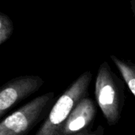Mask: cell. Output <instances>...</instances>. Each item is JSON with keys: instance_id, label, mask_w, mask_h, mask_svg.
I'll return each mask as SVG.
<instances>
[{"instance_id": "1", "label": "cell", "mask_w": 135, "mask_h": 135, "mask_svg": "<svg viewBox=\"0 0 135 135\" xmlns=\"http://www.w3.org/2000/svg\"><path fill=\"white\" fill-rule=\"evenodd\" d=\"M125 84L107 62L99 67L95 85L97 103L110 126L117 124L125 105Z\"/></svg>"}, {"instance_id": "7", "label": "cell", "mask_w": 135, "mask_h": 135, "mask_svg": "<svg viewBox=\"0 0 135 135\" xmlns=\"http://www.w3.org/2000/svg\"><path fill=\"white\" fill-rule=\"evenodd\" d=\"M13 23L9 17L0 12V45L7 41L13 32Z\"/></svg>"}, {"instance_id": "2", "label": "cell", "mask_w": 135, "mask_h": 135, "mask_svg": "<svg viewBox=\"0 0 135 135\" xmlns=\"http://www.w3.org/2000/svg\"><path fill=\"white\" fill-rule=\"evenodd\" d=\"M56 100L53 92L32 99L0 123V135H28L47 117Z\"/></svg>"}, {"instance_id": "5", "label": "cell", "mask_w": 135, "mask_h": 135, "mask_svg": "<svg viewBox=\"0 0 135 135\" xmlns=\"http://www.w3.org/2000/svg\"><path fill=\"white\" fill-rule=\"evenodd\" d=\"M97 113V108L89 97L82 99L59 127L55 135H74L90 131Z\"/></svg>"}, {"instance_id": "8", "label": "cell", "mask_w": 135, "mask_h": 135, "mask_svg": "<svg viewBox=\"0 0 135 135\" xmlns=\"http://www.w3.org/2000/svg\"><path fill=\"white\" fill-rule=\"evenodd\" d=\"M74 135H107L105 134V131L104 128L102 126H98L97 128L95 131L90 130V131H84V132H81L78 134Z\"/></svg>"}, {"instance_id": "9", "label": "cell", "mask_w": 135, "mask_h": 135, "mask_svg": "<svg viewBox=\"0 0 135 135\" xmlns=\"http://www.w3.org/2000/svg\"><path fill=\"white\" fill-rule=\"evenodd\" d=\"M131 7L132 13L135 17V0H131Z\"/></svg>"}, {"instance_id": "4", "label": "cell", "mask_w": 135, "mask_h": 135, "mask_svg": "<svg viewBox=\"0 0 135 135\" xmlns=\"http://www.w3.org/2000/svg\"><path fill=\"white\" fill-rule=\"evenodd\" d=\"M44 81L36 75H23L5 83L0 89V117L13 107L36 93Z\"/></svg>"}, {"instance_id": "6", "label": "cell", "mask_w": 135, "mask_h": 135, "mask_svg": "<svg viewBox=\"0 0 135 135\" xmlns=\"http://www.w3.org/2000/svg\"><path fill=\"white\" fill-rule=\"evenodd\" d=\"M111 59L121 74L129 89L135 97V63L128 59H119L113 55H111Z\"/></svg>"}, {"instance_id": "3", "label": "cell", "mask_w": 135, "mask_h": 135, "mask_svg": "<svg viewBox=\"0 0 135 135\" xmlns=\"http://www.w3.org/2000/svg\"><path fill=\"white\" fill-rule=\"evenodd\" d=\"M92 78V73L85 71L66 89L57 99L35 135H55L78 104L89 96Z\"/></svg>"}]
</instances>
